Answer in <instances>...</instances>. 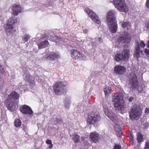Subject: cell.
Listing matches in <instances>:
<instances>
[{"mask_svg": "<svg viewBox=\"0 0 149 149\" xmlns=\"http://www.w3.org/2000/svg\"><path fill=\"white\" fill-rule=\"evenodd\" d=\"M145 52L147 54L149 55V50L145 49Z\"/></svg>", "mask_w": 149, "mask_h": 149, "instance_id": "obj_38", "label": "cell"}, {"mask_svg": "<svg viewBox=\"0 0 149 149\" xmlns=\"http://www.w3.org/2000/svg\"><path fill=\"white\" fill-rule=\"evenodd\" d=\"M121 148V147L119 145H117V144H116V145H115L114 148V149H120Z\"/></svg>", "mask_w": 149, "mask_h": 149, "instance_id": "obj_33", "label": "cell"}, {"mask_svg": "<svg viewBox=\"0 0 149 149\" xmlns=\"http://www.w3.org/2000/svg\"><path fill=\"white\" fill-rule=\"evenodd\" d=\"M113 4L116 8L119 11L126 12L128 8L124 0H114Z\"/></svg>", "mask_w": 149, "mask_h": 149, "instance_id": "obj_7", "label": "cell"}, {"mask_svg": "<svg viewBox=\"0 0 149 149\" xmlns=\"http://www.w3.org/2000/svg\"><path fill=\"white\" fill-rule=\"evenodd\" d=\"M101 118V116L98 112H92L89 115L87 121L89 124H93L99 122Z\"/></svg>", "mask_w": 149, "mask_h": 149, "instance_id": "obj_8", "label": "cell"}, {"mask_svg": "<svg viewBox=\"0 0 149 149\" xmlns=\"http://www.w3.org/2000/svg\"><path fill=\"white\" fill-rule=\"evenodd\" d=\"M126 70V68L122 66L117 65L115 67L114 71L118 74H123L125 73Z\"/></svg>", "mask_w": 149, "mask_h": 149, "instance_id": "obj_15", "label": "cell"}, {"mask_svg": "<svg viewBox=\"0 0 149 149\" xmlns=\"http://www.w3.org/2000/svg\"><path fill=\"white\" fill-rule=\"evenodd\" d=\"M104 91L106 96H108L111 92L112 89L110 87L106 86L104 88Z\"/></svg>", "mask_w": 149, "mask_h": 149, "instance_id": "obj_21", "label": "cell"}, {"mask_svg": "<svg viewBox=\"0 0 149 149\" xmlns=\"http://www.w3.org/2000/svg\"><path fill=\"white\" fill-rule=\"evenodd\" d=\"M149 126V124L148 123H145L144 125V128L147 129Z\"/></svg>", "mask_w": 149, "mask_h": 149, "instance_id": "obj_31", "label": "cell"}, {"mask_svg": "<svg viewBox=\"0 0 149 149\" xmlns=\"http://www.w3.org/2000/svg\"><path fill=\"white\" fill-rule=\"evenodd\" d=\"M130 83L131 87L134 89H136L138 88L139 85V82L137 77L136 75H133V76L130 78Z\"/></svg>", "mask_w": 149, "mask_h": 149, "instance_id": "obj_14", "label": "cell"}, {"mask_svg": "<svg viewBox=\"0 0 149 149\" xmlns=\"http://www.w3.org/2000/svg\"><path fill=\"white\" fill-rule=\"evenodd\" d=\"M116 126V130H117L116 132L118 133L117 135L119 136H121L122 135V129L121 127L117 125Z\"/></svg>", "mask_w": 149, "mask_h": 149, "instance_id": "obj_26", "label": "cell"}, {"mask_svg": "<svg viewBox=\"0 0 149 149\" xmlns=\"http://www.w3.org/2000/svg\"><path fill=\"white\" fill-rule=\"evenodd\" d=\"M123 60L125 61L128 60L130 57V51L129 50H124L122 52Z\"/></svg>", "mask_w": 149, "mask_h": 149, "instance_id": "obj_18", "label": "cell"}, {"mask_svg": "<svg viewBox=\"0 0 149 149\" xmlns=\"http://www.w3.org/2000/svg\"><path fill=\"white\" fill-rule=\"evenodd\" d=\"M18 23L17 18L14 17H11L8 20L4 25V30L7 34H12L16 32V26Z\"/></svg>", "mask_w": 149, "mask_h": 149, "instance_id": "obj_4", "label": "cell"}, {"mask_svg": "<svg viewBox=\"0 0 149 149\" xmlns=\"http://www.w3.org/2000/svg\"><path fill=\"white\" fill-rule=\"evenodd\" d=\"M19 109L21 113L23 114L30 115L33 114V111L31 108L26 105H24L21 106L20 107Z\"/></svg>", "mask_w": 149, "mask_h": 149, "instance_id": "obj_13", "label": "cell"}, {"mask_svg": "<svg viewBox=\"0 0 149 149\" xmlns=\"http://www.w3.org/2000/svg\"><path fill=\"white\" fill-rule=\"evenodd\" d=\"M146 5L147 8L149 9V0H147Z\"/></svg>", "mask_w": 149, "mask_h": 149, "instance_id": "obj_36", "label": "cell"}, {"mask_svg": "<svg viewBox=\"0 0 149 149\" xmlns=\"http://www.w3.org/2000/svg\"><path fill=\"white\" fill-rule=\"evenodd\" d=\"M130 23L129 22H124L122 24V27L123 28H125L126 27L130 26Z\"/></svg>", "mask_w": 149, "mask_h": 149, "instance_id": "obj_29", "label": "cell"}, {"mask_svg": "<svg viewBox=\"0 0 149 149\" xmlns=\"http://www.w3.org/2000/svg\"><path fill=\"white\" fill-rule=\"evenodd\" d=\"M73 139L75 143L79 142L80 140L79 136L77 135H74L73 136Z\"/></svg>", "mask_w": 149, "mask_h": 149, "instance_id": "obj_27", "label": "cell"}, {"mask_svg": "<svg viewBox=\"0 0 149 149\" xmlns=\"http://www.w3.org/2000/svg\"><path fill=\"white\" fill-rule=\"evenodd\" d=\"M90 138L93 142L96 143L99 141L100 139L99 135L97 133L93 132L91 133Z\"/></svg>", "mask_w": 149, "mask_h": 149, "instance_id": "obj_17", "label": "cell"}, {"mask_svg": "<svg viewBox=\"0 0 149 149\" xmlns=\"http://www.w3.org/2000/svg\"><path fill=\"white\" fill-rule=\"evenodd\" d=\"M131 36L130 34L126 33L120 36L118 38V41L121 43H128L131 41Z\"/></svg>", "mask_w": 149, "mask_h": 149, "instance_id": "obj_10", "label": "cell"}, {"mask_svg": "<svg viewBox=\"0 0 149 149\" xmlns=\"http://www.w3.org/2000/svg\"><path fill=\"white\" fill-rule=\"evenodd\" d=\"M49 45V43L48 41H44L38 45V47L39 49H41L48 47Z\"/></svg>", "mask_w": 149, "mask_h": 149, "instance_id": "obj_20", "label": "cell"}, {"mask_svg": "<svg viewBox=\"0 0 149 149\" xmlns=\"http://www.w3.org/2000/svg\"><path fill=\"white\" fill-rule=\"evenodd\" d=\"M115 59L117 62H120L122 61L123 60L122 54L120 53H118L115 56Z\"/></svg>", "mask_w": 149, "mask_h": 149, "instance_id": "obj_22", "label": "cell"}, {"mask_svg": "<svg viewBox=\"0 0 149 149\" xmlns=\"http://www.w3.org/2000/svg\"><path fill=\"white\" fill-rule=\"evenodd\" d=\"M60 54L57 52H50L46 55V59L54 61L60 57Z\"/></svg>", "mask_w": 149, "mask_h": 149, "instance_id": "obj_11", "label": "cell"}, {"mask_svg": "<svg viewBox=\"0 0 149 149\" xmlns=\"http://www.w3.org/2000/svg\"><path fill=\"white\" fill-rule=\"evenodd\" d=\"M53 147V144H50V145L48 147H49V149H52V147Z\"/></svg>", "mask_w": 149, "mask_h": 149, "instance_id": "obj_40", "label": "cell"}, {"mask_svg": "<svg viewBox=\"0 0 149 149\" xmlns=\"http://www.w3.org/2000/svg\"><path fill=\"white\" fill-rule=\"evenodd\" d=\"M30 36L29 34H26L24 35L23 37V40L24 42H27L30 39Z\"/></svg>", "mask_w": 149, "mask_h": 149, "instance_id": "obj_28", "label": "cell"}, {"mask_svg": "<svg viewBox=\"0 0 149 149\" xmlns=\"http://www.w3.org/2000/svg\"><path fill=\"white\" fill-rule=\"evenodd\" d=\"M113 102L114 106L116 110H122L125 106L124 96L123 93L119 92L115 93L113 97Z\"/></svg>", "mask_w": 149, "mask_h": 149, "instance_id": "obj_3", "label": "cell"}, {"mask_svg": "<svg viewBox=\"0 0 149 149\" xmlns=\"http://www.w3.org/2000/svg\"><path fill=\"white\" fill-rule=\"evenodd\" d=\"M15 126L17 127H20L21 125V122L20 120L19 119H16L15 120L14 122Z\"/></svg>", "mask_w": 149, "mask_h": 149, "instance_id": "obj_24", "label": "cell"}, {"mask_svg": "<svg viewBox=\"0 0 149 149\" xmlns=\"http://www.w3.org/2000/svg\"><path fill=\"white\" fill-rule=\"evenodd\" d=\"M85 10L86 12L88 14V16L91 18L92 20L96 23L99 24H101V21L100 20L99 17L96 14L93 12L92 10H90L88 8H86Z\"/></svg>", "mask_w": 149, "mask_h": 149, "instance_id": "obj_9", "label": "cell"}, {"mask_svg": "<svg viewBox=\"0 0 149 149\" xmlns=\"http://www.w3.org/2000/svg\"><path fill=\"white\" fill-rule=\"evenodd\" d=\"M140 46L142 48H144V47H145L146 45L143 41H141L140 43Z\"/></svg>", "mask_w": 149, "mask_h": 149, "instance_id": "obj_30", "label": "cell"}, {"mask_svg": "<svg viewBox=\"0 0 149 149\" xmlns=\"http://www.w3.org/2000/svg\"><path fill=\"white\" fill-rule=\"evenodd\" d=\"M107 20L109 29L112 33H115L117 30V24L116 14L113 10H110L107 15Z\"/></svg>", "mask_w": 149, "mask_h": 149, "instance_id": "obj_2", "label": "cell"}, {"mask_svg": "<svg viewBox=\"0 0 149 149\" xmlns=\"http://www.w3.org/2000/svg\"><path fill=\"white\" fill-rule=\"evenodd\" d=\"M137 139L138 142L139 143H140L143 141V137L141 133H139L138 134Z\"/></svg>", "mask_w": 149, "mask_h": 149, "instance_id": "obj_25", "label": "cell"}, {"mask_svg": "<svg viewBox=\"0 0 149 149\" xmlns=\"http://www.w3.org/2000/svg\"><path fill=\"white\" fill-rule=\"evenodd\" d=\"M19 95L16 92H12L9 95L5 101V105L10 111L13 112L17 109Z\"/></svg>", "mask_w": 149, "mask_h": 149, "instance_id": "obj_1", "label": "cell"}, {"mask_svg": "<svg viewBox=\"0 0 149 149\" xmlns=\"http://www.w3.org/2000/svg\"><path fill=\"white\" fill-rule=\"evenodd\" d=\"M142 114V108L140 105H135L132 107L130 112V119L133 120L139 119Z\"/></svg>", "mask_w": 149, "mask_h": 149, "instance_id": "obj_5", "label": "cell"}, {"mask_svg": "<svg viewBox=\"0 0 149 149\" xmlns=\"http://www.w3.org/2000/svg\"><path fill=\"white\" fill-rule=\"evenodd\" d=\"M146 27L147 28H149V21L147 23L146 25Z\"/></svg>", "mask_w": 149, "mask_h": 149, "instance_id": "obj_39", "label": "cell"}, {"mask_svg": "<svg viewBox=\"0 0 149 149\" xmlns=\"http://www.w3.org/2000/svg\"><path fill=\"white\" fill-rule=\"evenodd\" d=\"M140 48L139 46L138 41L136 43V47H135V55L137 59L139 58L140 57Z\"/></svg>", "mask_w": 149, "mask_h": 149, "instance_id": "obj_19", "label": "cell"}, {"mask_svg": "<svg viewBox=\"0 0 149 149\" xmlns=\"http://www.w3.org/2000/svg\"><path fill=\"white\" fill-rule=\"evenodd\" d=\"M144 113L146 114H149V108L147 107L145 109V111Z\"/></svg>", "mask_w": 149, "mask_h": 149, "instance_id": "obj_32", "label": "cell"}, {"mask_svg": "<svg viewBox=\"0 0 149 149\" xmlns=\"http://www.w3.org/2000/svg\"><path fill=\"white\" fill-rule=\"evenodd\" d=\"M148 47L149 48V41H148Z\"/></svg>", "mask_w": 149, "mask_h": 149, "instance_id": "obj_41", "label": "cell"}, {"mask_svg": "<svg viewBox=\"0 0 149 149\" xmlns=\"http://www.w3.org/2000/svg\"><path fill=\"white\" fill-rule=\"evenodd\" d=\"M11 10L13 15L14 16H16L22 12L23 9L20 4H15L12 6Z\"/></svg>", "mask_w": 149, "mask_h": 149, "instance_id": "obj_12", "label": "cell"}, {"mask_svg": "<svg viewBox=\"0 0 149 149\" xmlns=\"http://www.w3.org/2000/svg\"><path fill=\"white\" fill-rule=\"evenodd\" d=\"M67 87L65 83L62 82H57L53 86V90L55 94L58 96L64 94L67 91Z\"/></svg>", "mask_w": 149, "mask_h": 149, "instance_id": "obj_6", "label": "cell"}, {"mask_svg": "<svg viewBox=\"0 0 149 149\" xmlns=\"http://www.w3.org/2000/svg\"><path fill=\"white\" fill-rule=\"evenodd\" d=\"M145 149H149V142L146 143Z\"/></svg>", "mask_w": 149, "mask_h": 149, "instance_id": "obj_35", "label": "cell"}, {"mask_svg": "<svg viewBox=\"0 0 149 149\" xmlns=\"http://www.w3.org/2000/svg\"><path fill=\"white\" fill-rule=\"evenodd\" d=\"M133 99L134 98L133 97H130L129 99V101L130 102H131L133 101Z\"/></svg>", "mask_w": 149, "mask_h": 149, "instance_id": "obj_37", "label": "cell"}, {"mask_svg": "<svg viewBox=\"0 0 149 149\" xmlns=\"http://www.w3.org/2000/svg\"><path fill=\"white\" fill-rule=\"evenodd\" d=\"M64 103L66 108H68L69 107L70 103V100L69 98H66L64 100Z\"/></svg>", "mask_w": 149, "mask_h": 149, "instance_id": "obj_23", "label": "cell"}, {"mask_svg": "<svg viewBox=\"0 0 149 149\" xmlns=\"http://www.w3.org/2000/svg\"><path fill=\"white\" fill-rule=\"evenodd\" d=\"M71 53L72 55L76 59H83L85 58V56L83 55L76 50H72L71 51Z\"/></svg>", "mask_w": 149, "mask_h": 149, "instance_id": "obj_16", "label": "cell"}, {"mask_svg": "<svg viewBox=\"0 0 149 149\" xmlns=\"http://www.w3.org/2000/svg\"><path fill=\"white\" fill-rule=\"evenodd\" d=\"M46 143L48 144H52V141L50 140L47 139L46 142Z\"/></svg>", "mask_w": 149, "mask_h": 149, "instance_id": "obj_34", "label": "cell"}]
</instances>
